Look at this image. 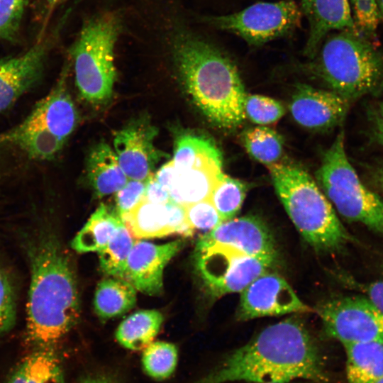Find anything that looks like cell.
Masks as SVG:
<instances>
[{
	"label": "cell",
	"instance_id": "obj_1",
	"mask_svg": "<svg viewBox=\"0 0 383 383\" xmlns=\"http://www.w3.org/2000/svg\"><path fill=\"white\" fill-rule=\"evenodd\" d=\"M295 379L329 382L316 342L301 321L290 318L265 328L198 383Z\"/></svg>",
	"mask_w": 383,
	"mask_h": 383
},
{
	"label": "cell",
	"instance_id": "obj_26",
	"mask_svg": "<svg viewBox=\"0 0 383 383\" xmlns=\"http://www.w3.org/2000/svg\"><path fill=\"white\" fill-rule=\"evenodd\" d=\"M135 302V288L124 279L106 278L97 285L94 304L101 319L121 316L131 310Z\"/></svg>",
	"mask_w": 383,
	"mask_h": 383
},
{
	"label": "cell",
	"instance_id": "obj_45",
	"mask_svg": "<svg viewBox=\"0 0 383 383\" xmlns=\"http://www.w3.org/2000/svg\"><path fill=\"white\" fill-rule=\"evenodd\" d=\"M374 109L383 121V99L378 104L377 106L374 108Z\"/></svg>",
	"mask_w": 383,
	"mask_h": 383
},
{
	"label": "cell",
	"instance_id": "obj_42",
	"mask_svg": "<svg viewBox=\"0 0 383 383\" xmlns=\"http://www.w3.org/2000/svg\"><path fill=\"white\" fill-rule=\"evenodd\" d=\"M370 176L374 183L383 191V162L372 167Z\"/></svg>",
	"mask_w": 383,
	"mask_h": 383
},
{
	"label": "cell",
	"instance_id": "obj_15",
	"mask_svg": "<svg viewBox=\"0 0 383 383\" xmlns=\"http://www.w3.org/2000/svg\"><path fill=\"white\" fill-rule=\"evenodd\" d=\"M182 245L181 240L161 245L135 241L126 262L123 279L145 294H160L163 270Z\"/></svg>",
	"mask_w": 383,
	"mask_h": 383
},
{
	"label": "cell",
	"instance_id": "obj_39",
	"mask_svg": "<svg viewBox=\"0 0 383 383\" xmlns=\"http://www.w3.org/2000/svg\"><path fill=\"white\" fill-rule=\"evenodd\" d=\"M357 288L383 313V280L357 283Z\"/></svg>",
	"mask_w": 383,
	"mask_h": 383
},
{
	"label": "cell",
	"instance_id": "obj_31",
	"mask_svg": "<svg viewBox=\"0 0 383 383\" xmlns=\"http://www.w3.org/2000/svg\"><path fill=\"white\" fill-rule=\"evenodd\" d=\"M178 360L177 347L168 342H152L142 355L143 370L151 378L164 380L175 371Z\"/></svg>",
	"mask_w": 383,
	"mask_h": 383
},
{
	"label": "cell",
	"instance_id": "obj_25",
	"mask_svg": "<svg viewBox=\"0 0 383 383\" xmlns=\"http://www.w3.org/2000/svg\"><path fill=\"white\" fill-rule=\"evenodd\" d=\"M163 319L159 311H138L121 323L116 331V338L126 349L144 350L157 335Z\"/></svg>",
	"mask_w": 383,
	"mask_h": 383
},
{
	"label": "cell",
	"instance_id": "obj_43",
	"mask_svg": "<svg viewBox=\"0 0 383 383\" xmlns=\"http://www.w3.org/2000/svg\"><path fill=\"white\" fill-rule=\"evenodd\" d=\"M80 383H117L116 382L105 377L94 376L86 378Z\"/></svg>",
	"mask_w": 383,
	"mask_h": 383
},
{
	"label": "cell",
	"instance_id": "obj_8",
	"mask_svg": "<svg viewBox=\"0 0 383 383\" xmlns=\"http://www.w3.org/2000/svg\"><path fill=\"white\" fill-rule=\"evenodd\" d=\"M77 121V111L62 75L21 123L0 135V143L19 148L30 158L50 160L61 150Z\"/></svg>",
	"mask_w": 383,
	"mask_h": 383
},
{
	"label": "cell",
	"instance_id": "obj_10",
	"mask_svg": "<svg viewBox=\"0 0 383 383\" xmlns=\"http://www.w3.org/2000/svg\"><path fill=\"white\" fill-rule=\"evenodd\" d=\"M195 260L206 289L214 298L241 292L277 262L251 256L228 246L195 250Z\"/></svg>",
	"mask_w": 383,
	"mask_h": 383
},
{
	"label": "cell",
	"instance_id": "obj_22",
	"mask_svg": "<svg viewBox=\"0 0 383 383\" xmlns=\"http://www.w3.org/2000/svg\"><path fill=\"white\" fill-rule=\"evenodd\" d=\"M343 345L348 383H372L383 376V343H350Z\"/></svg>",
	"mask_w": 383,
	"mask_h": 383
},
{
	"label": "cell",
	"instance_id": "obj_38",
	"mask_svg": "<svg viewBox=\"0 0 383 383\" xmlns=\"http://www.w3.org/2000/svg\"><path fill=\"white\" fill-rule=\"evenodd\" d=\"M143 199L158 204H165L171 200L168 190L157 181L154 174L147 180Z\"/></svg>",
	"mask_w": 383,
	"mask_h": 383
},
{
	"label": "cell",
	"instance_id": "obj_24",
	"mask_svg": "<svg viewBox=\"0 0 383 383\" xmlns=\"http://www.w3.org/2000/svg\"><path fill=\"white\" fill-rule=\"evenodd\" d=\"M123 223L121 218L101 204L71 243L79 253L99 251Z\"/></svg>",
	"mask_w": 383,
	"mask_h": 383
},
{
	"label": "cell",
	"instance_id": "obj_48",
	"mask_svg": "<svg viewBox=\"0 0 383 383\" xmlns=\"http://www.w3.org/2000/svg\"><path fill=\"white\" fill-rule=\"evenodd\" d=\"M248 383H272V382H248Z\"/></svg>",
	"mask_w": 383,
	"mask_h": 383
},
{
	"label": "cell",
	"instance_id": "obj_28",
	"mask_svg": "<svg viewBox=\"0 0 383 383\" xmlns=\"http://www.w3.org/2000/svg\"><path fill=\"white\" fill-rule=\"evenodd\" d=\"M135 240L123 222L108 243L99 252L100 267L104 273L123 279L126 262Z\"/></svg>",
	"mask_w": 383,
	"mask_h": 383
},
{
	"label": "cell",
	"instance_id": "obj_47",
	"mask_svg": "<svg viewBox=\"0 0 383 383\" xmlns=\"http://www.w3.org/2000/svg\"><path fill=\"white\" fill-rule=\"evenodd\" d=\"M372 383H383V376L374 380Z\"/></svg>",
	"mask_w": 383,
	"mask_h": 383
},
{
	"label": "cell",
	"instance_id": "obj_41",
	"mask_svg": "<svg viewBox=\"0 0 383 383\" xmlns=\"http://www.w3.org/2000/svg\"><path fill=\"white\" fill-rule=\"evenodd\" d=\"M370 121V135L372 140L383 147V121L374 108L368 112Z\"/></svg>",
	"mask_w": 383,
	"mask_h": 383
},
{
	"label": "cell",
	"instance_id": "obj_44",
	"mask_svg": "<svg viewBox=\"0 0 383 383\" xmlns=\"http://www.w3.org/2000/svg\"><path fill=\"white\" fill-rule=\"evenodd\" d=\"M379 21L383 24V0H377Z\"/></svg>",
	"mask_w": 383,
	"mask_h": 383
},
{
	"label": "cell",
	"instance_id": "obj_19",
	"mask_svg": "<svg viewBox=\"0 0 383 383\" xmlns=\"http://www.w3.org/2000/svg\"><path fill=\"white\" fill-rule=\"evenodd\" d=\"M300 9L309 26L304 52L311 59L333 31L358 32L348 0H301Z\"/></svg>",
	"mask_w": 383,
	"mask_h": 383
},
{
	"label": "cell",
	"instance_id": "obj_37",
	"mask_svg": "<svg viewBox=\"0 0 383 383\" xmlns=\"http://www.w3.org/2000/svg\"><path fill=\"white\" fill-rule=\"evenodd\" d=\"M147 181L128 179L116 192L117 214L121 217L135 206L145 195Z\"/></svg>",
	"mask_w": 383,
	"mask_h": 383
},
{
	"label": "cell",
	"instance_id": "obj_12",
	"mask_svg": "<svg viewBox=\"0 0 383 383\" xmlns=\"http://www.w3.org/2000/svg\"><path fill=\"white\" fill-rule=\"evenodd\" d=\"M311 311L299 299L282 277L267 271L241 292L236 318L239 321H248L259 317Z\"/></svg>",
	"mask_w": 383,
	"mask_h": 383
},
{
	"label": "cell",
	"instance_id": "obj_9",
	"mask_svg": "<svg viewBox=\"0 0 383 383\" xmlns=\"http://www.w3.org/2000/svg\"><path fill=\"white\" fill-rule=\"evenodd\" d=\"M302 16L296 3L280 1L257 2L235 13L205 18V21L258 46L292 32L300 26Z\"/></svg>",
	"mask_w": 383,
	"mask_h": 383
},
{
	"label": "cell",
	"instance_id": "obj_17",
	"mask_svg": "<svg viewBox=\"0 0 383 383\" xmlns=\"http://www.w3.org/2000/svg\"><path fill=\"white\" fill-rule=\"evenodd\" d=\"M155 135L154 127L135 123L115 135V153L128 179L147 181L152 175V170L160 158V153L153 145Z\"/></svg>",
	"mask_w": 383,
	"mask_h": 383
},
{
	"label": "cell",
	"instance_id": "obj_27",
	"mask_svg": "<svg viewBox=\"0 0 383 383\" xmlns=\"http://www.w3.org/2000/svg\"><path fill=\"white\" fill-rule=\"evenodd\" d=\"M172 161L178 172L222 165L221 153L213 142L192 134L181 135L177 138Z\"/></svg>",
	"mask_w": 383,
	"mask_h": 383
},
{
	"label": "cell",
	"instance_id": "obj_40",
	"mask_svg": "<svg viewBox=\"0 0 383 383\" xmlns=\"http://www.w3.org/2000/svg\"><path fill=\"white\" fill-rule=\"evenodd\" d=\"M178 173L179 172L176 169L173 161L171 160L161 167L154 176L157 181L169 192V189L175 182Z\"/></svg>",
	"mask_w": 383,
	"mask_h": 383
},
{
	"label": "cell",
	"instance_id": "obj_23",
	"mask_svg": "<svg viewBox=\"0 0 383 383\" xmlns=\"http://www.w3.org/2000/svg\"><path fill=\"white\" fill-rule=\"evenodd\" d=\"M7 383H64L62 367L52 347L37 348L27 355Z\"/></svg>",
	"mask_w": 383,
	"mask_h": 383
},
{
	"label": "cell",
	"instance_id": "obj_11",
	"mask_svg": "<svg viewBox=\"0 0 383 383\" xmlns=\"http://www.w3.org/2000/svg\"><path fill=\"white\" fill-rule=\"evenodd\" d=\"M325 334L343 345L383 343V313L365 295L331 299L318 307Z\"/></svg>",
	"mask_w": 383,
	"mask_h": 383
},
{
	"label": "cell",
	"instance_id": "obj_29",
	"mask_svg": "<svg viewBox=\"0 0 383 383\" xmlns=\"http://www.w3.org/2000/svg\"><path fill=\"white\" fill-rule=\"evenodd\" d=\"M243 142L249 155L267 166L276 163L282 156V138L270 128L257 126L247 130L243 133Z\"/></svg>",
	"mask_w": 383,
	"mask_h": 383
},
{
	"label": "cell",
	"instance_id": "obj_33",
	"mask_svg": "<svg viewBox=\"0 0 383 383\" xmlns=\"http://www.w3.org/2000/svg\"><path fill=\"white\" fill-rule=\"evenodd\" d=\"M352 15L358 32L375 42L379 23L377 0H350Z\"/></svg>",
	"mask_w": 383,
	"mask_h": 383
},
{
	"label": "cell",
	"instance_id": "obj_35",
	"mask_svg": "<svg viewBox=\"0 0 383 383\" xmlns=\"http://www.w3.org/2000/svg\"><path fill=\"white\" fill-rule=\"evenodd\" d=\"M184 206L187 221L192 230L209 231L223 222L209 199Z\"/></svg>",
	"mask_w": 383,
	"mask_h": 383
},
{
	"label": "cell",
	"instance_id": "obj_18",
	"mask_svg": "<svg viewBox=\"0 0 383 383\" xmlns=\"http://www.w3.org/2000/svg\"><path fill=\"white\" fill-rule=\"evenodd\" d=\"M46 45L38 43L26 52L0 60V112L12 106L41 78Z\"/></svg>",
	"mask_w": 383,
	"mask_h": 383
},
{
	"label": "cell",
	"instance_id": "obj_4",
	"mask_svg": "<svg viewBox=\"0 0 383 383\" xmlns=\"http://www.w3.org/2000/svg\"><path fill=\"white\" fill-rule=\"evenodd\" d=\"M311 60V70L351 104L365 96H383V51L360 33L328 35Z\"/></svg>",
	"mask_w": 383,
	"mask_h": 383
},
{
	"label": "cell",
	"instance_id": "obj_3",
	"mask_svg": "<svg viewBox=\"0 0 383 383\" xmlns=\"http://www.w3.org/2000/svg\"><path fill=\"white\" fill-rule=\"evenodd\" d=\"M29 257L27 339L37 348L52 347L79 318L76 277L67 255L50 234L33 243Z\"/></svg>",
	"mask_w": 383,
	"mask_h": 383
},
{
	"label": "cell",
	"instance_id": "obj_34",
	"mask_svg": "<svg viewBox=\"0 0 383 383\" xmlns=\"http://www.w3.org/2000/svg\"><path fill=\"white\" fill-rule=\"evenodd\" d=\"M16 319L15 290L9 274L0 265V334L10 331Z\"/></svg>",
	"mask_w": 383,
	"mask_h": 383
},
{
	"label": "cell",
	"instance_id": "obj_16",
	"mask_svg": "<svg viewBox=\"0 0 383 383\" xmlns=\"http://www.w3.org/2000/svg\"><path fill=\"white\" fill-rule=\"evenodd\" d=\"M121 218L137 238H160L172 233L188 236L193 233L187 221L185 206L172 200L158 204L143 199Z\"/></svg>",
	"mask_w": 383,
	"mask_h": 383
},
{
	"label": "cell",
	"instance_id": "obj_13",
	"mask_svg": "<svg viewBox=\"0 0 383 383\" xmlns=\"http://www.w3.org/2000/svg\"><path fill=\"white\" fill-rule=\"evenodd\" d=\"M211 246H228L251 256L278 261L274 238L266 223L255 216L223 221L199 239L195 250Z\"/></svg>",
	"mask_w": 383,
	"mask_h": 383
},
{
	"label": "cell",
	"instance_id": "obj_14",
	"mask_svg": "<svg viewBox=\"0 0 383 383\" xmlns=\"http://www.w3.org/2000/svg\"><path fill=\"white\" fill-rule=\"evenodd\" d=\"M351 103L331 90L307 84L297 86L289 109L296 123L306 128L326 131L340 125Z\"/></svg>",
	"mask_w": 383,
	"mask_h": 383
},
{
	"label": "cell",
	"instance_id": "obj_7",
	"mask_svg": "<svg viewBox=\"0 0 383 383\" xmlns=\"http://www.w3.org/2000/svg\"><path fill=\"white\" fill-rule=\"evenodd\" d=\"M119 30L118 19L113 14L94 17L85 23L71 49L76 85L90 104H101L111 97Z\"/></svg>",
	"mask_w": 383,
	"mask_h": 383
},
{
	"label": "cell",
	"instance_id": "obj_20",
	"mask_svg": "<svg viewBox=\"0 0 383 383\" xmlns=\"http://www.w3.org/2000/svg\"><path fill=\"white\" fill-rule=\"evenodd\" d=\"M88 179L100 196L116 193L128 182L115 152L105 143L91 150L87 162Z\"/></svg>",
	"mask_w": 383,
	"mask_h": 383
},
{
	"label": "cell",
	"instance_id": "obj_2",
	"mask_svg": "<svg viewBox=\"0 0 383 383\" xmlns=\"http://www.w3.org/2000/svg\"><path fill=\"white\" fill-rule=\"evenodd\" d=\"M172 52L186 91L204 116L220 128H238L246 118V94L231 59L209 42L186 30L174 35Z\"/></svg>",
	"mask_w": 383,
	"mask_h": 383
},
{
	"label": "cell",
	"instance_id": "obj_30",
	"mask_svg": "<svg viewBox=\"0 0 383 383\" xmlns=\"http://www.w3.org/2000/svg\"><path fill=\"white\" fill-rule=\"evenodd\" d=\"M247 191L248 187L244 182L223 174L209 198L223 221L235 216L243 205Z\"/></svg>",
	"mask_w": 383,
	"mask_h": 383
},
{
	"label": "cell",
	"instance_id": "obj_32",
	"mask_svg": "<svg viewBox=\"0 0 383 383\" xmlns=\"http://www.w3.org/2000/svg\"><path fill=\"white\" fill-rule=\"evenodd\" d=\"M244 111L246 117L260 125L273 123L285 113V109L279 101L259 94H246Z\"/></svg>",
	"mask_w": 383,
	"mask_h": 383
},
{
	"label": "cell",
	"instance_id": "obj_21",
	"mask_svg": "<svg viewBox=\"0 0 383 383\" xmlns=\"http://www.w3.org/2000/svg\"><path fill=\"white\" fill-rule=\"evenodd\" d=\"M223 174L222 165L179 172L175 182L169 189L170 199L183 206L209 199Z\"/></svg>",
	"mask_w": 383,
	"mask_h": 383
},
{
	"label": "cell",
	"instance_id": "obj_36",
	"mask_svg": "<svg viewBox=\"0 0 383 383\" xmlns=\"http://www.w3.org/2000/svg\"><path fill=\"white\" fill-rule=\"evenodd\" d=\"M28 0H0V38L16 36Z\"/></svg>",
	"mask_w": 383,
	"mask_h": 383
},
{
	"label": "cell",
	"instance_id": "obj_5",
	"mask_svg": "<svg viewBox=\"0 0 383 383\" xmlns=\"http://www.w3.org/2000/svg\"><path fill=\"white\" fill-rule=\"evenodd\" d=\"M267 167L287 214L315 250L333 252L352 240L331 202L308 172L289 163Z\"/></svg>",
	"mask_w": 383,
	"mask_h": 383
},
{
	"label": "cell",
	"instance_id": "obj_6",
	"mask_svg": "<svg viewBox=\"0 0 383 383\" xmlns=\"http://www.w3.org/2000/svg\"><path fill=\"white\" fill-rule=\"evenodd\" d=\"M344 138L341 130L324 152L317 183L343 218L383 236V200L360 180L345 153Z\"/></svg>",
	"mask_w": 383,
	"mask_h": 383
},
{
	"label": "cell",
	"instance_id": "obj_46",
	"mask_svg": "<svg viewBox=\"0 0 383 383\" xmlns=\"http://www.w3.org/2000/svg\"><path fill=\"white\" fill-rule=\"evenodd\" d=\"M45 1L51 6H54L55 4H56L60 0H45Z\"/></svg>",
	"mask_w": 383,
	"mask_h": 383
}]
</instances>
